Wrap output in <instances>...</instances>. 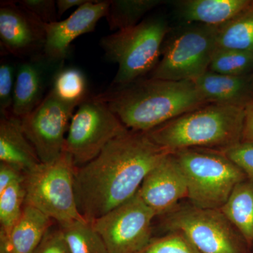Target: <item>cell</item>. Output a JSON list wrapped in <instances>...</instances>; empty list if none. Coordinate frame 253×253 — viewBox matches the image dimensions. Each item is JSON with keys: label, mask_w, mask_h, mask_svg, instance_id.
Masks as SVG:
<instances>
[{"label": "cell", "mask_w": 253, "mask_h": 253, "mask_svg": "<svg viewBox=\"0 0 253 253\" xmlns=\"http://www.w3.org/2000/svg\"><path fill=\"white\" fill-rule=\"evenodd\" d=\"M25 173L18 168L0 161V193L11 184L24 180Z\"/></svg>", "instance_id": "cell-32"}, {"label": "cell", "mask_w": 253, "mask_h": 253, "mask_svg": "<svg viewBox=\"0 0 253 253\" xmlns=\"http://www.w3.org/2000/svg\"><path fill=\"white\" fill-rule=\"evenodd\" d=\"M156 216L136 193L91 222L109 253H139L152 239L151 223Z\"/></svg>", "instance_id": "cell-10"}, {"label": "cell", "mask_w": 253, "mask_h": 253, "mask_svg": "<svg viewBox=\"0 0 253 253\" xmlns=\"http://www.w3.org/2000/svg\"><path fill=\"white\" fill-rule=\"evenodd\" d=\"M76 108L63 104L50 91L36 109L21 118L23 131L41 163L52 162L62 154Z\"/></svg>", "instance_id": "cell-11"}, {"label": "cell", "mask_w": 253, "mask_h": 253, "mask_svg": "<svg viewBox=\"0 0 253 253\" xmlns=\"http://www.w3.org/2000/svg\"><path fill=\"white\" fill-rule=\"evenodd\" d=\"M64 61H54L42 54L20 63L16 69L11 113L22 118L42 102L56 73Z\"/></svg>", "instance_id": "cell-14"}, {"label": "cell", "mask_w": 253, "mask_h": 253, "mask_svg": "<svg viewBox=\"0 0 253 253\" xmlns=\"http://www.w3.org/2000/svg\"><path fill=\"white\" fill-rule=\"evenodd\" d=\"M52 219L36 208L25 205L19 220L12 229L0 234V253H33L48 229Z\"/></svg>", "instance_id": "cell-19"}, {"label": "cell", "mask_w": 253, "mask_h": 253, "mask_svg": "<svg viewBox=\"0 0 253 253\" xmlns=\"http://www.w3.org/2000/svg\"><path fill=\"white\" fill-rule=\"evenodd\" d=\"M252 0H178L172 1L180 23L220 27L235 18Z\"/></svg>", "instance_id": "cell-16"}, {"label": "cell", "mask_w": 253, "mask_h": 253, "mask_svg": "<svg viewBox=\"0 0 253 253\" xmlns=\"http://www.w3.org/2000/svg\"><path fill=\"white\" fill-rule=\"evenodd\" d=\"M89 0H57L56 7H57L58 18L62 16L66 11L73 7H80L83 4H86Z\"/></svg>", "instance_id": "cell-34"}, {"label": "cell", "mask_w": 253, "mask_h": 253, "mask_svg": "<svg viewBox=\"0 0 253 253\" xmlns=\"http://www.w3.org/2000/svg\"><path fill=\"white\" fill-rule=\"evenodd\" d=\"M170 29L164 16H151L103 37L100 45L105 56L118 65L111 86L124 85L151 74L159 63L163 42Z\"/></svg>", "instance_id": "cell-4"}, {"label": "cell", "mask_w": 253, "mask_h": 253, "mask_svg": "<svg viewBox=\"0 0 253 253\" xmlns=\"http://www.w3.org/2000/svg\"><path fill=\"white\" fill-rule=\"evenodd\" d=\"M16 2L44 24L58 21L56 1L54 0H21Z\"/></svg>", "instance_id": "cell-30"}, {"label": "cell", "mask_w": 253, "mask_h": 253, "mask_svg": "<svg viewBox=\"0 0 253 253\" xmlns=\"http://www.w3.org/2000/svg\"><path fill=\"white\" fill-rule=\"evenodd\" d=\"M49 91L63 104L75 108L91 96L85 75L75 67L60 68L54 76Z\"/></svg>", "instance_id": "cell-21"}, {"label": "cell", "mask_w": 253, "mask_h": 253, "mask_svg": "<svg viewBox=\"0 0 253 253\" xmlns=\"http://www.w3.org/2000/svg\"><path fill=\"white\" fill-rule=\"evenodd\" d=\"M253 181V144L241 141L223 151Z\"/></svg>", "instance_id": "cell-29"}, {"label": "cell", "mask_w": 253, "mask_h": 253, "mask_svg": "<svg viewBox=\"0 0 253 253\" xmlns=\"http://www.w3.org/2000/svg\"><path fill=\"white\" fill-rule=\"evenodd\" d=\"M166 215L165 228L182 233L200 253H245L237 231L220 210L183 206Z\"/></svg>", "instance_id": "cell-9"}, {"label": "cell", "mask_w": 253, "mask_h": 253, "mask_svg": "<svg viewBox=\"0 0 253 253\" xmlns=\"http://www.w3.org/2000/svg\"><path fill=\"white\" fill-rule=\"evenodd\" d=\"M0 161L25 174L41 163L25 134L21 118L12 113L1 115L0 118Z\"/></svg>", "instance_id": "cell-18"}, {"label": "cell", "mask_w": 253, "mask_h": 253, "mask_svg": "<svg viewBox=\"0 0 253 253\" xmlns=\"http://www.w3.org/2000/svg\"><path fill=\"white\" fill-rule=\"evenodd\" d=\"M218 27L180 23L163 42L161 57L150 78L182 81L197 79L208 71L217 48Z\"/></svg>", "instance_id": "cell-6"}, {"label": "cell", "mask_w": 253, "mask_h": 253, "mask_svg": "<svg viewBox=\"0 0 253 253\" xmlns=\"http://www.w3.org/2000/svg\"><path fill=\"white\" fill-rule=\"evenodd\" d=\"M139 253H200L184 234L170 231L168 235L152 239Z\"/></svg>", "instance_id": "cell-27"}, {"label": "cell", "mask_w": 253, "mask_h": 253, "mask_svg": "<svg viewBox=\"0 0 253 253\" xmlns=\"http://www.w3.org/2000/svg\"><path fill=\"white\" fill-rule=\"evenodd\" d=\"M185 176L192 206L219 210L246 174L223 151L192 148L173 152Z\"/></svg>", "instance_id": "cell-5"}, {"label": "cell", "mask_w": 253, "mask_h": 253, "mask_svg": "<svg viewBox=\"0 0 253 253\" xmlns=\"http://www.w3.org/2000/svg\"><path fill=\"white\" fill-rule=\"evenodd\" d=\"M130 130L148 132L210 104L194 81L142 78L97 95Z\"/></svg>", "instance_id": "cell-2"}, {"label": "cell", "mask_w": 253, "mask_h": 253, "mask_svg": "<svg viewBox=\"0 0 253 253\" xmlns=\"http://www.w3.org/2000/svg\"><path fill=\"white\" fill-rule=\"evenodd\" d=\"M201 94L208 103L244 108L253 96L251 75L227 76L208 71L194 80Z\"/></svg>", "instance_id": "cell-17"}, {"label": "cell", "mask_w": 253, "mask_h": 253, "mask_svg": "<svg viewBox=\"0 0 253 253\" xmlns=\"http://www.w3.org/2000/svg\"><path fill=\"white\" fill-rule=\"evenodd\" d=\"M44 23L16 1H1L0 41L1 49L16 57H33L44 54Z\"/></svg>", "instance_id": "cell-12"}, {"label": "cell", "mask_w": 253, "mask_h": 253, "mask_svg": "<svg viewBox=\"0 0 253 253\" xmlns=\"http://www.w3.org/2000/svg\"><path fill=\"white\" fill-rule=\"evenodd\" d=\"M219 210L246 241L253 242V181L238 184Z\"/></svg>", "instance_id": "cell-20"}, {"label": "cell", "mask_w": 253, "mask_h": 253, "mask_svg": "<svg viewBox=\"0 0 253 253\" xmlns=\"http://www.w3.org/2000/svg\"><path fill=\"white\" fill-rule=\"evenodd\" d=\"M33 253H71L61 227L51 226Z\"/></svg>", "instance_id": "cell-31"}, {"label": "cell", "mask_w": 253, "mask_h": 253, "mask_svg": "<svg viewBox=\"0 0 253 253\" xmlns=\"http://www.w3.org/2000/svg\"><path fill=\"white\" fill-rule=\"evenodd\" d=\"M71 253H109L92 222L83 219L59 224Z\"/></svg>", "instance_id": "cell-24"}, {"label": "cell", "mask_w": 253, "mask_h": 253, "mask_svg": "<svg viewBox=\"0 0 253 253\" xmlns=\"http://www.w3.org/2000/svg\"><path fill=\"white\" fill-rule=\"evenodd\" d=\"M17 66L8 60H1L0 63V113H11Z\"/></svg>", "instance_id": "cell-28"}, {"label": "cell", "mask_w": 253, "mask_h": 253, "mask_svg": "<svg viewBox=\"0 0 253 253\" xmlns=\"http://www.w3.org/2000/svg\"><path fill=\"white\" fill-rule=\"evenodd\" d=\"M242 141L253 144V96L245 107Z\"/></svg>", "instance_id": "cell-33"}, {"label": "cell", "mask_w": 253, "mask_h": 253, "mask_svg": "<svg viewBox=\"0 0 253 253\" xmlns=\"http://www.w3.org/2000/svg\"><path fill=\"white\" fill-rule=\"evenodd\" d=\"M169 153L145 132L127 129L115 137L94 159L76 168L75 194L81 215L93 221L130 199Z\"/></svg>", "instance_id": "cell-1"}, {"label": "cell", "mask_w": 253, "mask_h": 253, "mask_svg": "<svg viewBox=\"0 0 253 253\" xmlns=\"http://www.w3.org/2000/svg\"><path fill=\"white\" fill-rule=\"evenodd\" d=\"M109 1L89 0L63 21L44 24L46 41L44 54L54 61H64L74 40L94 31L98 22L106 18Z\"/></svg>", "instance_id": "cell-15"}, {"label": "cell", "mask_w": 253, "mask_h": 253, "mask_svg": "<svg viewBox=\"0 0 253 253\" xmlns=\"http://www.w3.org/2000/svg\"><path fill=\"white\" fill-rule=\"evenodd\" d=\"M208 71L227 76H244L253 73V53L217 47Z\"/></svg>", "instance_id": "cell-25"}, {"label": "cell", "mask_w": 253, "mask_h": 253, "mask_svg": "<svg viewBox=\"0 0 253 253\" xmlns=\"http://www.w3.org/2000/svg\"><path fill=\"white\" fill-rule=\"evenodd\" d=\"M76 166L71 155L63 151L51 163H41L25 174V205L36 208L58 224L85 219L76 204Z\"/></svg>", "instance_id": "cell-7"}, {"label": "cell", "mask_w": 253, "mask_h": 253, "mask_svg": "<svg viewBox=\"0 0 253 253\" xmlns=\"http://www.w3.org/2000/svg\"><path fill=\"white\" fill-rule=\"evenodd\" d=\"M156 215H166L187 197L185 176L173 153H169L149 172L137 191Z\"/></svg>", "instance_id": "cell-13"}, {"label": "cell", "mask_w": 253, "mask_h": 253, "mask_svg": "<svg viewBox=\"0 0 253 253\" xmlns=\"http://www.w3.org/2000/svg\"><path fill=\"white\" fill-rule=\"evenodd\" d=\"M217 47L253 53V1L229 22L218 27Z\"/></svg>", "instance_id": "cell-23"}, {"label": "cell", "mask_w": 253, "mask_h": 253, "mask_svg": "<svg viewBox=\"0 0 253 253\" xmlns=\"http://www.w3.org/2000/svg\"><path fill=\"white\" fill-rule=\"evenodd\" d=\"M25 201L24 180L11 184L0 193V234L9 232L19 220Z\"/></svg>", "instance_id": "cell-26"}, {"label": "cell", "mask_w": 253, "mask_h": 253, "mask_svg": "<svg viewBox=\"0 0 253 253\" xmlns=\"http://www.w3.org/2000/svg\"><path fill=\"white\" fill-rule=\"evenodd\" d=\"M244 108L210 103L146 132L173 153L202 148L224 151L242 141Z\"/></svg>", "instance_id": "cell-3"}, {"label": "cell", "mask_w": 253, "mask_h": 253, "mask_svg": "<svg viewBox=\"0 0 253 253\" xmlns=\"http://www.w3.org/2000/svg\"><path fill=\"white\" fill-rule=\"evenodd\" d=\"M78 107L71 118L63 151L71 155L75 166L80 168L94 159L127 128L97 95Z\"/></svg>", "instance_id": "cell-8"}, {"label": "cell", "mask_w": 253, "mask_h": 253, "mask_svg": "<svg viewBox=\"0 0 253 253\" xmlns=\"http://www.w3.org/2000/svg\"><path fill=\"white\" fill-rule=\"evenodd\" d=\"M251 76H252V78H253V73H252V74H251Z\"/></svg>", "instance_id": "cell-35"}, {"label": "cell", "mask_w": 253, "mask_h": 253, "mask_svg": "<svg viewBox=\"0 0 253 253\" xmlns=\"http://www.w3.org/2000/svg\"><path fill=\"white\" fill-rule=\"evenodd\" d=\"M166 1L163 0H111L106 18L111 31L135 26L145 15Z\"/></svg>", "instance_id": "cell-22"}]
</instances>
